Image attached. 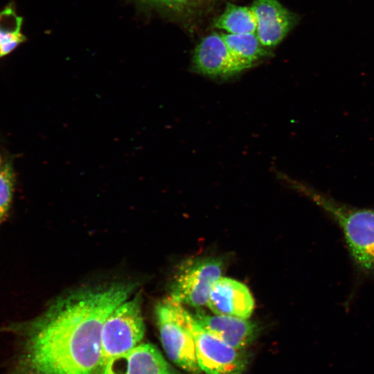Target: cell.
Masks as SVG:
<instances>
[{
	"mask_svg": "<svg viewBox=\"0 0 374 374\" xmlns=\"http://www.w3.org/2000/svg\"><path fill=\"white\" fill-rule=\"evenodd\" d=\"M134 289L130 283L80 289L34 319L6 326L17 346L3 374H92L100 367L103 323Z\"/></svg>",
	"mask_w": 374,
	"mask_h": 374,
	"instance_id": "1",
	"label": "cell"
},
{
	"mask_svg": "<svg viewBox=\"0 0 374 374\" xmlns=\"http://www.w3.org/2000/svg\"><path fill=\"white\" fill-rule=\"evenodd\" d=\"M290 181L338 225L357 270L374 279V208L353 206L299 181Z\"/></svg>",
	"mask_w": 374,
	"mask_h": 374,
	"instance_id": "2",
	"label": "cell"
},
{
	"mask_svg": "<svg viewBox=\"0 0 374 374\" xmlns=\"http://www.w3.org/2000/svg\"><path fill=\"white\" fill-rule=\"evenodd\" d=\"M155 310L161 342L168 358L185 371L200 373L189 312L171 296L161 301Z\"/></svg>",
	"mask_w": 374,
	"mask_h": 374,
	"instance_id": "3",
	"label": "cell"
},
{
	"mask_svg": "<svg viewBox=\"0 0 374 374\" xmlns=\"http://www.w3.org/2000/svg\"><path fill=\"white\" fill-rule=\"evenodd\" d=\"M140 296L127 299L106 318L100 337V368L111 359L139 345L145 335Z\"/></svg>",
	"mask_w": 374,
	"mask_h": 374,
	"instance_id": "4",
	"label": "cell"
},
{
	"mask_svg": "<svg viewBox=\"0 0 374 374\" xmlns=\"http://www.w3.org/2000/svg\"><path fill=\"white\" fill-rule=\"evenodd\" d=\"M222 260L215 257L186 260L175 275L170 296L196 308L205 305L213 285L222 277Z\"/></svg>",
	"mask_w": 374,
	"mask_h": 374,
	"instance_id": "5",
	"label": "cell"
},
{
	"mask_svg": "<svg viewBox=\"0 0 374 374\" xmlns=\"http://www.w3.org/2000/svg\"><path fill=\"white\" fill-rule=\"evenodd\" d=\"M195 353L201 371L206 374H242L247 365L244 350L235 349L204 329L188 313Z\"/></svg>",
	"mask_w": 374,
	"mask_h": 374,
	"instance_id": "6",
	"label": "cell"
},
{
	"mask_svg": "<svg viewBox=\"0 0 374 374\" xmlns=\"http://www.w3.org/2000/svg\"><path fill=\"white\" fill-rule=\"evenodd\" d=\"M192 68L196 73L210 78H230L247 69L233 55L222 34L213 33L195 47Z\"/></svg>",
	"mask_w": 374,
	"mask_h": 374,
	"instance_id": "7",
	"label": "cell"
},
{
	"mask_svg": "<svg viewBox=\"0 0 374 374\" xmlns=\"http://www.w3.org/2000/svg\"><path fill=\"white\" fill-rule=\"evenodd\" d=\"M251 7L256 19V33L268 49L280 43L296 22V15L278 0H254Z\"/></svg>",
	"mask_w": 374,
	"mask_h": 374,
	"instance_id": "8",
	"label": "cell"
},
{
	"mask_svg": "<svg viewBox=\"0 0 374 374\" xmlns=\"http://www.w3.org/2000/svg\"><path fill=\"white\" fill-rule=\"evenodd\" d=\"M101 370L103 374H180L150 344H139L111 359Z\"/></svg>",
	"mask_w": 374,
	"mask_h": 374,
	"instance_id": "9",
	"label": "cell"
},
{
	"mask_svg": "<svg viewBox=\"0 0 374 374\" xmlns=\"http://www.w3.org/2000/svg\"><path fill=\"white\" fill-rule=\"evenodd\" d=\"M207 305L215 314L248 319L253 312L254 301L245 285L221 277L213 285Z\"/></svg>",
	"mask_w": 374,
	"mask_h": 374,
	"instance_id": "10",
	"label": "cell"
},
{
	"mask_svg": "<svg viewBox=\"0 0 374 374\" xmlns=\"http://www.w3.org/2000/svg\"><path fill=\"white\" fill-rule=\"evenodd\" d=\"M192 314L204 329L235 349L244 350L256 337L258 328L248 319L208 314L200 308Z\"/></svg>",
	"mask_w": 374,
	"mask_h": 374,
	"instance_id": "11",
	"label": "cell"
},
{
	"mask_svg": "<svg viewBox=\"0 0 374 374\" xmlns=\"http://www.w3.org/2000/svg\"><path fill=\"white\" fill-rule=\"evenodd\" d=\"M222 35L233 55L247 69L269 55V49L262 45L256 33Z\"/></svg>",
	"mask_w": 374,
	"mask_h": 374,
	"instance_id": "12",
	"label": "cell"
},
{
	"mask_svg": "<svg viewBox=\"0 0 374 374\" xmlns=\"http://www.w3.org/2000/svg\"><path fill=\"white\" fill-rule=\"evenodd\" d=\"M215 26L227 34L256 33V23L251 6L227 3L224 12L215 20Z\"/></svg>",
	"mask_w": 374,
	"mask_h": 374,
	"instance_id": "13",
	"label": "cell"
},
{
	"mask_svg": "<svg viewBox=\"0 0 374 374\" xmlns=\"http://www.w3.org/2000/svg\"><path fill=\"white\" fill-rule=\"evenodd\" d=\"M22 20L12 6H8L0 12V57L11 53L26 40L21 33Z\"/></svg>",
	"mask_w": 374,
	"mask_h": 374,
	"instance_id": "14",
	"label": "cell"
},
{
	"mask_svg": "<svg viewBox=\"0 0 374 374\" xmlns=\"http://www.w3.org/2000/svg\"><path fill=\"white\" fill-rule=\"evenodd\" d=\"M13 170L8 163H0V226L7 217L12 199Z\"/></svg>",
	"mask_w": 374,
	"mask_h": 374,
	"instance_id": "15",
	"label": "cell"
},
{
	"mask_svg": "<svg viewBox=\"0 0 374 374\" xmlns=\"http://www.w3.org/2000/svg\"><path fill=\"white\" fill-rule=\"evenodd\" d=\"M152 7L176 14H184L194 8L201 0H140Z\"/></svg>",
	"mask_w": 374,
	"mask_h": 374,
	"instance_id": "16",
	"label": "cell"
},
{
	"mask_svg": "<svg viewBox=\"0 0 374 374\" xmlns=\"http://www.w3.org/2000/svg\"><path fill=\"white\" fill-rule=\"evenodd\" d=\"M1 163V157H0V163Z\"/></svg>",
	"mask_w": 374,
	"mask_h": 374,
	"instance_id": "17",
	"label": "cell"
}]
</instances>
